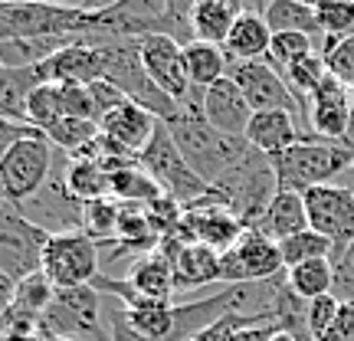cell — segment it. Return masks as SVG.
<instances>
[{"label":"cell","mask_w":354,"mask_h":341,"mask_svg":"<svg viewBox=\"0 0 354 341\" xmlns=\"http://www.w3.org/2000/svg\"><path fill=\"white\" fill-rule=\"evenodd\" d=\"M165 125L171 131L174 145L180 148V154H184V161L194 167V174L201 177L207 187L214 181H220L243 154L250 151V141L246 138H227L216 128H210V122L201 112V89L194 92V99L171 122H165Z\"/></svg>","instance_id":"1"},{"label":"cell","mask_w":354,"mask_h":341,"mask_svg":"<svg viewBox=\"0 0 354 341\" xmlns=\"http://www.w3.org/2000/svg\"><path fill=\"white\" fill-rule=\"evenodd\" d=\"M276 194H279V177H276L272 161L266 154H259L256 148H250L227 174L207 187L203 201L227 207L243 227L253 230Z\"/></svg>","instance_id":"2"},{"label":"cell","mask_w":354,"mask_h":341,"mask_svg":"<svg viewBox=\"0 0 354 341\" xmlns=\"http://www.w3.org/2000/svg\"><path fill=\"white\" fill-rule=\"evenodd\" d=\"M351 165H354V148L348 141L318 138L312 131H305L295 148L272 158L279 190H295V194H305V190H312V187L331 184L335 177H342Z\"/></svg>","instance_id":"3"},{"label":"cell","mask_w":354,"mask_h":341,"mask_svg":"<svg viewBox=\"0 0 354 341\" xmlns=\"http://www.w3.org/2000/svg\"><path fill=\"white\" fill-rule=\"evenodd\" d=\"M102 56H105V82H112L128 102H135L138 109L151 112L158 122H171L180 105L171 102L161 89L151 82L148 69L141 63V46L138 39H105L102 43Z\"/></svg>","instance_id":"4"},{"label":"cell","mask_w":354,"mask_h":341,"mask_svg":"<svg viewBox=\"0 0 354 341\" xmlns=\"http://www.w3.org/2000/svg\"><path fill=\"white\" fill-rule=\"evenodd\" d=\"M43 338L66 341H112L105 325L102 292L95 286H76V289H56L50 308L39 322Z\"/></svg>","instance_id":"5"},{"label":"cell","mask_w":354,"mask_h":341,"mask_svg":"<svg viewBox=\"0 0 354 341\" xmlns=\"http://www.w3.org/2000/svg\"><path fill=\"white\" fill-rule=\"evenodd\" d=\"M138 165L145 167L148 177L161 187V194L174 197V201L184 203V207H190V203H197L207 197V184H203L201 177L194 174V167L184 161V154H180V148L174 145V138H171V131H167L165 122L158 125L154 138L148 141V148L138 154Z\"/></svg>","instance_id":"6"},{"label":"cell","mask_w":354,"mask_h":341,"mask_svg":"<svg viewBox=\"0 0 354 341\" xmlns=\"http://www.w3.org/2000/svg\"><path fill=\"white\" fill-rule=\"evenodd\" d=\"M50 233L30 223L17 203L0 207V273L13 282L43 273V253H46Z\"/></svg>","instance_id":"7"},{"label":"cell","mask_w":354,"mask_h":341,"mask_svg":"<svg viewBox=\"0 0 354 341\" xmlns=\"http://www.w3.org/2000/svg\"><path fill=\"white\" fill-rule=\"evenodd\" d=\"M56 148L46 135L24 138L3 161H0V194L7 203H24L37 194L53 174Z\"/></svg>","instance_id":"8"},{"label":"cell","mask_w":354,"mask_h":341,"mask_svg":"<svg viewBox=\"0 0 354 341\" xmlns=\"http://www.w3.org/2000/svg\"><path fill=\"white\" fill-rule=\"evenodd\" d=\"M43 276L50 279L56 289L92 286V282L102 276L99 273V243L92 240L86 230L50 237L46 253H43Z\"/></svg>","instance_id":"9"},{"label":"cell","mask_w":354,"mask_h":341,"mask_svg":"<svg viewBox=\"0 0 354 341\" xmlns=\"http://www.w3.org/2000/svg\"><path fill=\"white\" fill-rule=\"evenodd\" d=\"M63 167H66V161L63 165L56 161L50 181H46L30 201L17 203V210H20L30 223H37L39 230H46L50 237H56V233H79V230L86 227V203H79L76 197L66 190Z\"/></svg>","instance_id":"10"},{"label":"cell","mask_w":354,"mask_h":341,"mask_svg":"<svg viewBox=\"0 0 354 341\" xmlns=\"http://www.w3.org/2000/svg\"><path fill=\"white\" fill-rule=\"evenodd\" d=\"M286 273L279 243L266 240L259 230H246L240 243L220 256V286H259Z\"/></svg>","instance_id":"11"},{"label":"cell","mask_w":354,"mask_h":341,"mask_svg":"<svg viewBox=\"0 0 354 341\" xmlns=\"http://www.w3.org/2000/svg\"><path fill=\"white\" fill-rule=\"evenodd\" d=\"M302 201L308 214V230L335 243V256H331L335 263L354 243V194L344 184H322L305 190Z\"/></svg>","instance_id":"12"},{"label":"cell","mask_w":354,"mask_h":341,"mask_svg":"<svg viewBox=\"0 0 354 341\" xmlns=\"http://www.w3.org/2000/svg\"><path fill=\"white\" fill-rule=\"evenodd\" d=\"M230 79L236 82V89L243 92V99L250 102L253 112H305V105L292 95L286 79L279 76L266 59H259V63H230Z\"/></svg>","instance_id":"13"},{"label":"cell","mask_w":354,"mask_h":341,"mask_svg":"<svg viewBox=\"0 0 354 341\" xmlns=\"http://www.w3.org/2000/svg\"><path fill=\"white\" fill-rule=\"evenodd\" d=\"M141 63L148 69L151 82L165 92L171 102H177L180 109L194 99L197 89L190 86L187 69H184V46L174 43L171 37H141Z\"/></svg>","instance_id":"14"},{"label":"cell","mask_w":354,"mask_h":341,"mask_svg":"<svg viewBox=\"0 0 354 341\" xmlns=\"http://www.w3.org/2000/svg\"><path fill=\"white\" fill-rule=\"evenodd\" d=\"M246 233L236 216L230 214L227 207L210 201H197L184 210V220H180V230H177V240L180 243H201V246H210L216 253H227L233 250L240 237Z\"/></svg>","instance_id":"15"},{"label":"cell","mask_w":354,"mask_h":341,"mask_svg":"<svg viewBox=\"0 0 354 341\" xmlns=\"http://www.w3.org/2000/svg\"><path fill=\"white\" fill-rule=\"evenodd\" d=\"M177 237L161 240L158 250L131 259L125 282L135 289L141 302H174V253H177Z\"/></svg>","instance_id":"16"},{"label":"cell","mask_w":354,"mask_h":341,"mask_svg":"<svg viewBox=\"0 0 354 341\" xmlns=\"http://www.w3.org/2000/svg\"><path fill=\"white\" fill-rule=\"evenodd\" d=\"M305 118L312 125V135L328 141H344L348 128H351L354 109H351V89L335 82V79H325L322 86L308 95L305 102Z\"/></svg>","instance_id":"17"},{"label":"cell","mask_w":354,"mask_h":341,"mask_svg":"<svg viewBox=\"0 0 354 341\" xmlns=\"http://www.w3.org/2000/svg\"><path fill=\"white\" fill-rule=\"evenodd\" d=\"M201 112L210 122V128H216L227 138H246V128H250V122H253V115H256L230 76L214 82L210 89H203Z\"/></svg>","instance_id":"18"},{"label":"cell","mask_w":354,"mask_h":341,"mask_svg":"<svg viewBox=\"0 0 354 341\" xmlns=\"http://www.w3.org/2000/svg\"><path fill=\"white\" fill-rule=\"evenodd\" d=\"M39 66L46 82H56V86H92L105 76L102 43H88V39H76L73 46L59 50L53 59Z\"/></svg>","instance_id":"19"},{"label":"cell","mask_w":354,"mask_h":341,"mask_svg":"<svg viewBox=\"0 0 354 341\" xmlns=\"http://www.w3.org/2000/svg\"><path fill=\"white\" fill-rule=\"evenodd\" d=\"M302 128L299 118L292 112H256L250 128H246V141L250 148H256L259 154H266L269 161L286 154L289 148H295L302 141Z\"/></svg>","instance_id":"20"},{"label":"cell","mask_w":354,"mask_h":341,"mask_svg":"<svg viewBox=\"0 0 354 341\" xmlns=\"http://www.w3.org/2000/svg\"><path fill=\"white\" fill-rule=\"evenodd\" d=\"M158 125H161V122H158L151 112L138 109L135 102H125V105L112 109L109 115H102L99 131L102 135H109V138H115L118 145H125L128 151L141 154L145 148H148V141L154 138Z\"/></svg>","instance_id":"21"},{"label":"cell","mask_w":354,"mask_h":341,"mask_svg":"<svg viewBox=\"0 0 354 341\" xmlns=\"http://www.w3.org/2000/svg\"><path fill=\"white\" fill-rule=\"evenodd\" d=\"M269 43H272V30L266 26L263 10L243 7L223 43V53L230 56V63H259L269 56Z\"/></svg>","instance_id":"22"},{"label":"cell","mask_w":354,"mask_h":341,"mask_svg":"<svg viewBox=\"0 0 354 341\" xmlns=\"http://www.w3.org/2000/svg\"><path fill=\"white\" fill-rule=\"evenodd\" d=\"M220 256L201 243H177L174 253V289H201V286H220Z\"/></svg>","instance_id":"23"},{"label":"cell","mask_w":354,"mask_h":341,"mask_svg":"<svg viewBox=\"0 0 354 341\" xmlns=\"http://www.w3.org/2000/svg\"><path fill=\"white\" fill-rule=\"evenodd\" d=\"M253 230H259L266 240H272V243H282V240H289V237H295V233L308 230V214H305L302 194L279 190Z\"/></svg>","instance_id":"24"},{"label":"cell","mask_w":354,"mask_h":341,"mask_svg":"<svg viewBox=\"0 0 354 341\" xmlns=\"http://www.w3.org/2000/svg\"><path fill=\"white\" fill-rule=\"evenodd\" d=\"M39 86H46L43 66L26 69H0V118L26 122V102ZM30 125V122H26Z\"/></svg>","instance_id":"25"},{"label":"cell","mask_w":354,"mask_h":341,"mask_svg":"<svg viewBox=\"0 0 354 341\" xmlns=\"http://www.w3.org/2000/svg\"><path fill=\"white\" fill-rule=\"evenodd\" d=\"M184 69H187L190 86L203 92V89H210L214 82L230 76V56L223 53V46L194 39L184 46Z\"/></svg>","instance_id":"26"},{"label":"cell","mask_w":354,"mask_h":341,"mask_svg":"<svg viewBox=\"0 0 354 341\" xmlns=\"http://www.w3.org/2000/svg\"><path fill=\"white\" fill-rule=\"evenodd\" d=\"M240 13L243 7L240 3H230V0H197L194 3V37L201 43L223 46Z\"/></svg>","instance_id":"27"},{"label":"cell","mask_w":354,"mask_h":341,"mask_svg":"<svg viewBox=\"0 0 354 341\" xmlns=\"http://www.w3.org/2000/svg\"><path fill=\"white\" fill-rule=\"evenodd\" d=\"M63 181H66V190H69L79 203L102 201V197H109V190H112V174L102 165L88 161V158H66Z\"/></svg>","instance_id":"28"},{"label":"cell","mask_w":354,"mask_h":341,"mask_svg":"<svg viewBox=\"0 0 354 341\" xmlns=\"http://www.w3.org/2000/svg\"><path fill=\"white\" fill-rule=\"evenodd\" d=\"M263 20L272 33H305V37L322 33L315 3H305V0H272L263 7Z\"/></svg>","instance_id":"29"},{"label":"cell","mask_w":354,"mask_h":341,"mask_svg":"<svg viewBox=\"0 0 354 341\" xmlns=\"http://www.w3.org/2000/svg\"><path fill=\"white\" fill-rule=\"evenodd\" d=\"M109 197L118 203H135V207H148L151 201L161 197V187L154 184L148 171L141 165H131V167H122L112 174V190Z\"/></svg>","instance_id":"30"},{"label":"cell","mask_w":354,"mask_h":341,"mask_svg":"<svg viewBox=\"0 0 354 341\" xmlns=\"http://www.w3.org/2000/svg\"><path fill=\"white\" fill-rule=\"evenodd\" d=\"M286 279H289V289L305 299V302H315L322 295L331 292V282H335V263L331 259H315V263H302L295 269H286Z\"/></svg>","instance_id":"31"},{"label":"cell","mask_w":354,"mask_h":341,"mask_svg":"<svg viewBox=\"0 0 354 341\" xmlns=\"http://www.w3.org/2000/svg\"><path fill=\"white\" fill-rule=\"evenodd\" d=\"M279 253H282L286 269H295V266H302V263L331 259V256H335V243L325 240L315 230H302V233H295V237L279 243Z\"/></svg>","instance_id":"32"},{"label":"cell","mask_w":354,"mask_h":341,"mask_svg":"<svg viewBox=\"0 0 354 341\" xmlns=\"http://www.w3.org/2000/svg\"><path fill=\"white\" fill-rule=\"evenodd\" d=\"M50 138L53 148H59L66 154H76L82 151L88 141L99 138V125L95 122H86V118H59L56 125H50L43 131Z\"/></svg>","instance_id":"33"},{"label":"cell","mask_w":354,"mask_h":341,"mask_svg":"<svg viewBox=\"0 0 354 341\" xmlns=\"http://www.w3.org/2000/svg\"><path fill=\"white\" fill-rule=\"evenodd\" d=\"M118 220H122V203L112 197H102V201L86 203V233L99 243H115L118 240Z\"/></svg>","instance_id":"34"},{"label":"cell","mask_w":354,"mask_h":341,"mask_svg":"<svg viewBox=\"0 0 354 341\" xmlns=\"http://www.w3.org/2000/svg\"><path fill=\"white\" fill-rule=\"evenodd\" d=\"M282 79H286V86L292 89V95L305 105V102H308V95H312V92L325 82V79H328V69H325L322 53H312V56L299 59L292 69H286V73H282Z\"/></svg>","instance_id":"35"},{"label":"cell","mask_w":354,"mask_h":341,"mask_svg":"<svg viewBox=\"0 0 354 341\" xmlns=\"http://www.w3.org/2000/svg\"><path fill=\"white\" fill-rule=\"evenodd\" d=\"M322 59L335 82L354 89V37H325L322 39Z\"/></svg>","instance_id":"36"},{"label":"cell","mask_w":354,"mask_h":341,"mask_svg":"<svg viewBox=\"0 0 354 341\" xmlns=\"http://www.w3.org/2000/svg\"><path fill=\"white\" fill-rule=\"evenodd\" d=\"M59 118H66L63 112V92L56 82H46V86H39L30 102H26V122L39 131H46L50 125H56Z\"/></svg>","instance_id":"37"},{"label":"cell","mask_w":354,"mask_h":341,"mask_svg":"<svg viewBox=\"0 0 354 341\" xmlns=\"http://www.w3.org/2000/svg\"><path fill=\"white\" fill-rule=\"evenodd\" d=\"M312 37H305V33H272V43H269V56H266V63L276 69L279 76L292 69V66L305 59V56H312Z\"/></svg>","instance_id":"38"},{"label":"cell","mask_w":354,"mask_h":341,"mask_svg":"<svg viewBox=\"0 0 354 341\" xmlns=\"http://www.w3.org/2000/svg\"><path fill=\"white\" fill-rule=\"evenodd\" d=\"M318 26L325 37H354V0H342V3H315Z\"/></svg>","instance_id":"39"},{"label":"cell","mask_w":354,"mask_h":341,"mask_svg":"<svg viewBox=\"0 0 354 341\" xmlns=\"http://www.w3.org/2000/svg\"><path fill=\"white\" fill-rule=\"evenodd\" d=\"M59 92H63L66 118H86V122H95V125H99V109H95V102H92L88 86H59Z\"/></svg>","instance_id":"40"},{"label":"cell","mask_w":354,"mask_h":341,"mask_svg":"<svg viewBox=\"0 0 354 341\" xmlns=\"http://www.w3.org/2000/svg\"><path fill=\"white\" fill-rule=\"evenodd\" d=\"M338 312H342V302L331 292L315 299V302H308V335H312V341H318L331 329V322L338 318Z\"/></svg>","instance_id":"41"},{"label":"cell","mask_w":354,"mask_h":341,"mask_svg":"<svg viewBox=\"0 0 354 341\" xmlns=\"http://www.w3.org/2000/svg\"><path fill=\"white\" fill-rule=\"evenodd\" d=\"M331 295L342 305H354V243L335 259V282H331Z\"/></svg>","instance_id":"42"},{"label":"cell","mask_w":354,"mask_h":341,"mask_svg":"<svg viewBox=\"0 0 354 341\" xmlns=\"http://www.w3.org/2000/svg\"><path fill=\"white\" fill-rule=\"evenodd\" d=\"M253 322H269V315L266 312H256V315H227L223 322H216L207 331H201L194 341H230V335L240 329V325H253Z\"/></svg>","instance_id":"43"},{"label":"cell","mask_w":354,"mask_h":341,"mask_svg":"<svg viewBox=\"0 0 354 341\" xmlns=\"http://www.w3.org/2000/svg\"><path fill=\"white\" fill-rule=\"evenodd\" d=\"M33 135H43L39 128L26 125V122H10V118H0V161L20 145L24 138H33Z\"/></svg>","instance_id":"44"},{"label":"cell","mask_w":354,"mask_h":341,"mask_svg":"<svg viewBox=\"0 0 354 341\" xmlns=\"http://www.w3.org/2000/svg\"><path fill=\"white\" fill-rule=\"evenodd\" d=\"M88 92H92V102H95V109H99V122H102V115H109L112 109H118V105H125V102H128L125 95H122L112 82H105V79L92 82V86H88Z\"/></svg>","instance_id":"45"},{"label":"cell","mask_w":354,"mask_h":341,"mask_svg":"<svg viewBox=\"0 0 354 341\" xmlns=\"http://www.w3.org/2000/svg\"><path fill=\"white\" fill-rule=\"evenodd\" d=\"M318 341H354V305H342L338 318Z\"/></svg>","instance_id":"46"},{"label":"cell","mask_w":354,"mask_h":341,"mask_svg":"<svg viewBox=\"0 0 354 341\" xmlns=\"http://www.w3.org/2000/svg\"><path fill=\"white\" fill-rule=\"evenodd\" d=\"M276 329L269 322H253V325H240V329L230 335V341H272Z\"/></svg>","instance_id":"47"},{"label":"cell","mask_w":354,"mask_h":341,"mask_svg":"<svg viewBox=\"0 0 354 341\" xmlns=\"http://www.w3.org/2000/svg\"><path fill=\"white\" fill-rule=\"evenodd\" d=\"M13 289H17V282L0 273V335H3V315H7V308L13 302Z\"/></svg>","instance_id":"48"},{"label":"cell","mask_w":354,"mask_h":341,"mask_svg":"<svg viewBox=\"0 0 354 341\" xmlns=\"http://www.w3.org/2000/svg\"><path fill=\"white\" fill-rule=\"evenodd\" d=\"M342 184H344V187H348V190H351V194H354V165H351V167H348V171H344V174H342Z\"/></svg>","instance_id":"49"},{"label":"cell","mask_w":354,"mask_h":341,"mask_svg":"<svg viewBox=\"0 0 354 341\" xmlns=\"http://www.w3.org/2000/svg\"><path fill=\"white\" fill-rule=\"evenodd\" d=\"M0 341H43L39 335H3Z\"/></svg>","instance_id":"50"},{"label":"cell","mask_w":354,"mask_h":341,"mask_svg":"<svg viewBox=\"0 0 354 341\" xmlns=\"http://www.w3.org/2000/svg\"><path fill=\"white\" fill-rule=\"evenodd\" d=\"M39 338H43V335H39ZM43 341H66V338H43Z\"/></svg>","instance_id":"51"},{"label":"cell","mask_w":354,"mask_h":341,"mask_svg":"<svg viewBox=\"0 0 354 341\" xmlns=\"http://www.w3.org/2000/svg\"><path fill=\"white\" fill-rule=\"evenodd\" d=\"M351 109H354V89H351Z\"/></svg>","instance_id":"52"},{"label":"cell","mask_w":354,"mask_h":341,"mask_svg":"<svg viewBox=\"0 0 354 341\" xmlns=\"http://www.w3.org/2000/svg\"><path fill=\"white\" fill-rule=\"evenodd\" d=\"M3 203H7V201H3V194H0V207H3Z\"/></svg>","instance_id":"53"},{"label":"cell","mask_w":354,"mask_h":341,"mask_svg":"<svg viewBox=\"0 0 354 341\" xmlns=\"http://www.w3.org/2000/svg\"><path fill=\"white\" fill-rule=\"evenodd\" d=\"M0 69H3V66H0Z\"/></svg>","instance_id":"54"}]
</instances>
